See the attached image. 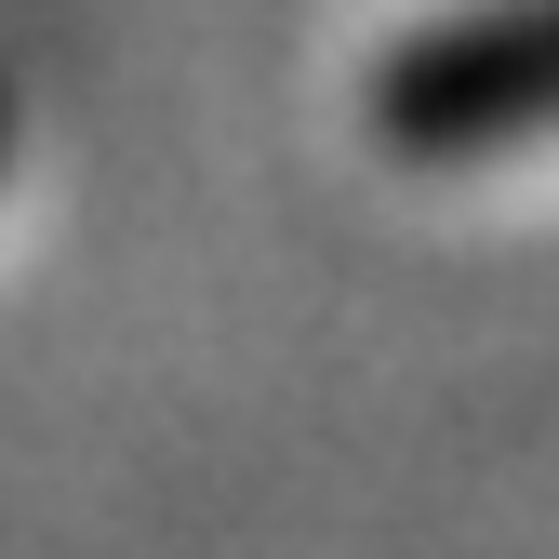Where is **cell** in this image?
I'll list each match as a JSON object with an SVG mask.
<instances>
[{"mask_svg": "<svg viewBox=\"0 0 559 559\" xmlns=\"http://www.w3.org/2000/svg\"><path fill=\"white\" fill-rule=\"evenodd\" d=\"M373 147L386 160H507L559 133V0H493V14H440L373 67Z\"/></svg>", "mask_w": 559, "mask_h": 559, "instance_id": "cell-1", "label": "cell"}, {"mask_svg": "<svg viewBox=\"0 0 559 559\" xmlns=\"http://www.w3.org/2000/svg\"><path fill=\"white\" fill-rule=\"evenodd\" d=\"M0 160H14V107H0Z\"/></svg>", "mask_w": 559, "mask_h": 559, "instance_id": "cell-2", "label": "cell"}]
</instances>
